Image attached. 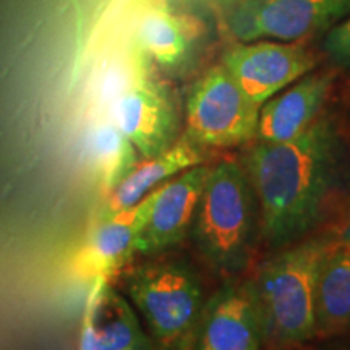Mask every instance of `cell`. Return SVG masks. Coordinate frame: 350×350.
<instances>
[{"label": "cell", "mask_w": 350, "mask_h": 350, "mask_svg": "<svg viewBox=\"0 0 350 350\" xmlns=\"http://www.w3.org/2000/svg\"><path fill=\"white\" fill-rule=\"evenodd\" d=\"M342 143L329 119L288 142H258L243 159L269 247L294 243L317 226L342 172Z\"/></svg>", "instance_id": "obj_1"}, {"label": "cell", "mask_w": 350, "mask_h": 350, "mask_svg": "<svg viewBox=\"0 0 350 350\" xmlns=\"http://www.w3.org/2000/svg\"><path fill=\"white\" fill-rule=\"evenodd\" d=\"M260 230V206L243 165L235 161L213 165L191 227L201 256L219 274L242 273Z\"/></svg>", "instance_id": "obj_2"}, {"label": "cell", "mask_w": 350, "mask_h": 350, "mask_svg": "<svg viewBox=\"0 0 350 350\" xmlns=\"http://www.w3.org/2000/svg\"><path fill=\"white\" fill-rule=\"evenodd\" d=\"M338 239L291 243L268 258L255 282L262 313V342L292 347L317 336V284L323 258Z\"/></svg>", "instance_id": "obj_3"}, {"label": "cell", "mask_w": 350, "mask_h": 350, "mask_svg": "<svg viewBox=\"0 0 350 350\" xmlns=\"http://www.w3.org/2000/svg\"><path fill=\"white\" fill-rule=\"evenodd\" d=\"M126 295L157 350H195L204 310L198 275L182 261H156L124 273Z\"/></svg>", "instance_id": "obj_4"}, {"label": "cell", "mask_w": 350, "mask_h": 350, "mask_svg": "<svg viewBox=\"0 0 350 350\" xmlns=\"http://www.w3.org/2000/svg\"><path fill=\"white\" fill-rule=\"evenodd\" d=\"M260 106L243 93L224 65L209 68L191 86L185 135L200 146L230 148L256 138Z\"/></svg>", "instance_id": "obj_5"}, {"label": "cell", "mask_w": 350, "mask_h": 350, "mask_svg": "<svg viewBox=\"0 0 350 350\" xmlns=\"http://www.w3.org/2000/svg\"><path fill=\"white\" fill-rule=\"evenodd\" d=\"M227 12V28L240 42H297L349 16L350 0H243Z\"/></svg>", "instance_id": "obj_6"}, {"label": "cell", "mask_w": 350, "mask_h": 350, "mask_svg": "<svg viewBox=\"0 0 350 350\" xmlns=\"http://www.w3.org/2000/svg\"><path fill=\"white\" fill-rule=\"evenodd\" d=\"M314 64V57L301 44L269 39L239 41L222 55V65L260 107L312 72Z\"/></svg>", "instance_id": "obj_7"}, {"label": "cell", "mask_w": 350, "mask_h": 350, "mask_svg": "<svg viewBox=\"0 0 350 350\" xmlns=\"http://www.w3.org/2000/svg\"><path fill=\"white\" fill-rule=\"evenodd\" d=\"M112 122L143 159L159 156L178 139V112L170 91L144 70L119 94Z\"/></svg>", "instance_id": "obj_8"}, {"label": "cell", "mask_w": 350, "mask_h": 350, "mask_svg": "<svg viewBox=\"0 0 350 350\" xmlns=\"http://www.w3.org/2000/svg\"><path fill=\"white\" fill-rule=\"evenodd\" d=\"M262 313L253 279L230 282L204 305L195 350H260Z\"/></svg>", "instance_id": "obj_9"}, {"label": "cell", "mask_w": 350, "mask_h": 350, "mask_svg": "<svg viewBox=\"0 0 350 350\" xmlns=\"http://www.w3.org/2000/svg\"><path fill=\"white\" fill-rule=\"evenodd\" d=\"M211 167L206 164L183 170L152 193L146 224L139 234L138 255H156L180 243L193 227L201 195Z\"/></svg>", "instance_id": "obj_10"}, {"label": "cell", "mask_w": 350, "mask_h": 350, "mask_svg": "<svg viewBox=\"0 0 350 350\" xmlns=\"http://www.w3.org/2000/svg\"><path fill=\"white\" fill-rule=\"evenodd\" d=\"M152 193L154 191L133 208L107 217H98L77 258V265L83 274L98 278V281H107L111 275L122 273L131 258L138 255V239L150 216Z\"/></svg>", "instance_id": "obj_11"}, {"label": "cell", "mask_w": 350, "mask_h": 350, "mask_svg": "<svg viewBox=\"0 0 350 350\" xmlns=\"http://www.w3.org/2000/svg\"><path fill=\"white\" fill-rule=\"evenodd\" d=\"M334 75L329 72L306 73L266 100L260 109L258 142H288L308 130L325 106Z\"/></svg>", "instance_id": "obj_12"}, {"label": "cell", "mask_w": 350, "mask_h": 350, "mask_svg": "<svg viewBox=\"0 0 350 350\" xmlns=\"http://www.w3.org/2000/svg\"><path fill=\"white\" fill-rule=\"evenodd\" d=\"M204 163L203 146L191 142L183 135L169 150L151 159H143L131 172L106 196L104 206L98 217H107L112 214L133 208L143 198H146L156 188L163 187L170 178L177 177L183 170Z\"/></svg>", "instance_id": "obj_13"}, {"label": "cell", "mask_w": 350, "mask_h": 350, "mask_svg": "<svg viewBox=\"0 0 350 350\" xmlns=\"http://www.w3.org/2000/svg\"><path fill=\"white\" fill-rule=\"evenodd\" d=\"M81 350H154V344L133 308L104 281L86 317Z\"/></svg>", "instance_id": "obj_14"}, {"label": "cell", "mask_w": 350, "mask_h": 350, "mask_svg": "<svg viewBox=\"0 0 350 350\" xmlns=\"http://www.w3.org/2000/svg\"><path fill=\"white\" fill-rule=\"evenodd\" d=\"M350 331V243L336 240L323 258L317 284V336Z\"/></svg>", "instance_id": "obj_15"}, {"label": "cell", "mask_w": 350, "mask_h": 350, "mask_svg": "<svg viewBox=\"0 0 350 350\" xmlns=\"http://www.w3.org/2000/svg\"><path fill=\"white\" fill-rule=\"evenodd\" d=\"M191 29L165 7L152 8L138 26L142 54L165 70L180 68L191 54Z\"/></svg>", "instance_id": "obj_16"}, {"label": "cell", "mask_w": 350, "mask_h": 350, "mask_svg": "<svg viewBox=\"0 0 350 350\" xmlns=\"http://www.w3.org/2000/svg\"><path fill=\"white\" fill-rule=\"evenodd\" d=\"M90 156L96 178L106 196L139 163L137 148L113 122H99L91 131Z\"/></svg>", "instance_id": "obj_17"}, {"label": "cell", "mask_w": 350, "mask_h": 350, "mask_svg": "<svg viewBox=\"0 0 350 350\" xmlns=\"http://www.w3.org/2000/svg\"><path fill=\"white\" fill-rule=\"evenodd\" d=\"M325 52L340 68H350V15L326 31Z\"/></svg>", "instance_id": "obj_18"}, {"label": "cell", "mask_w": 350, "mask_h": 350, "mask_svg": "<svg viewBox=\"0 0 350 350\" xmlns=\"http://www.w3.org/2000/svg\"><path fill=\"white\" fill-rule=\"evenodd\" d=\"M177 2L183 3V5H191V7L226 8V10H229L230 7L237 5V3L243 2V0H177Z\"/></svg>", "instance_id": "obj_19"}, {"label": "cell", "mask_w": 350, "mask_h": 350, "mask_svg": "<svg viewBox=\"0 0 350 350\" xmlns=\"http://www.w3.org/2000/svg\"><path fill=\"white\" fill-rule=\"evenodd\" d=\"M336 239H339V240H342V242H349L350 243V222L344 227L342 230H340L339 237H336Z\"/></svg>", "instance_id": "obj_20"}]
</instances>
